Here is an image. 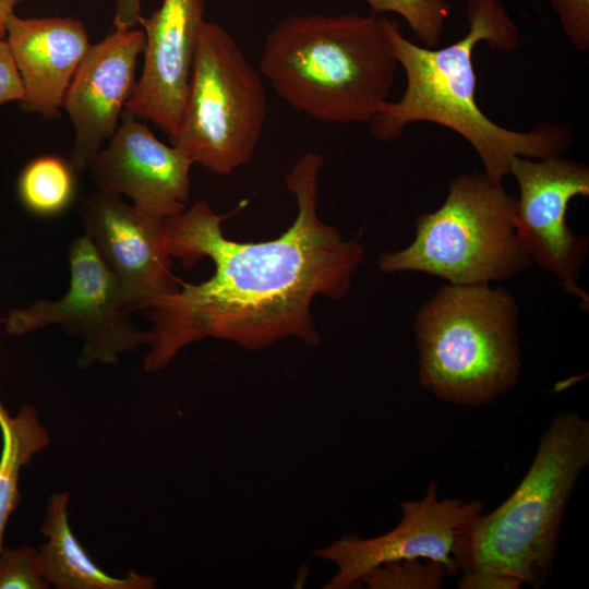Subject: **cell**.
Here are the masks:
<instances>
[{
  "label": "cell",
  "mask_w": 589,
  "mask_h": 589,
  "mask_svg": "<svg viewBox=\"0 0 589 589\" xmlns=\"http://www.w3.org/2000/svg\"><path fill=\"white\" fill-rule=\"evenodd\" d=\"M47 589L39 552L29 545L0 550V589Z\"/></svg>",
  "instance_id": "21"
},
{
  "label": "cell",
  "mask_w": 589,
  "mask_h": 589,
  "mask_svg": "<svg viewBox=\"0 0 589 589\" xmlns=\"http://www.w3.org/2000/svg\"><path fill=\"white\" fill-rule=\"evenodd\" d=\"M479 500L438 498L431 481L420 500L401 504V519L392 530L373 538L344 534L313 554L336 565L323 589H349L370 569L389 561L425 558L441 562L449 576L459 572L456 552L472 521L482 513Z\"/></svg>",
  "instance_id": "10"
},
{
  "label": "cell",
  "mask_w": 589,
  "mask_h": 589,
  "mask_svg": "<svg viewBox=\"0 0 589 589\" xmlns=\"http://www.w3.org/2000/svg\"><path fill=\"white\" fill-rule=\"evenodd\" d=\"M514 205L502 181L484 172L460 175L436 211L417 217L412 243L381 253L377 265L385 273L422 272L452 285L508 279L531 265L517 238Z\"/></svg>",
  "instance_id": "6"
},
{
  "label": "cell",
  "mask_w": 589,
  "mask_h": 589,
  "mask_svg": "<svg viewBox=\"0 0 589 589\" xmlns=\"http://www.w3.org/2000/svg\"><path fill=\"white\" fill-rule=\"evenodd\" d=\"M469 29L443 48L421 47L407 39L396 20L384 24L398 64L406 74V89L397 101H386L369 122L374 137L389 142L414 122H432L464 137L480 157L484 173L502 181L515 156L545 159L562 156L573 133L566 125L539 122L530 131H514L493 122L476 101L474 47L508 52L517 48L518 28L502 0H469Z\"/></svg>",
  "instance_id": "2"
},
{
  "label": "cell",
  "mask_w": 589,
  "mask_h": 589,
  "mask_svg": "<svg viewBox=\"0 0 589 589\" xmlns=\"http://www.w3.org/2000/svg\"><path fill=\"white\" fill-rule=\"evenodd\" d=\"M140 14L119 8L115 29L89 46L63 98L74 129L70 163L84 172L113 135L135 85V68L145 34L130 27Z\"/></svg>",
  "instance_id": "11"
},
{
  "label": "cell",
  "mask_w": 589,
  "mask_h": 589,
  "mask_svg": "<svg viewBox=\"0 0 589 589\" xmlns=\"http://www.w3.org/2000/svg\"><path fill=\"white\" fill-rule=\"evenodd\" d=\"M81 215L85 235L118 279L131 310L142 311L155 298L180 289L163 218L99 190L84 199Z\"/></svg>",
  "instance_id": "12"
},
{
  "label": "cell",
  "mask_w": 589,
  "mask_h": 589,
  "mask_svg": "<svg viewBox=\"0 0 589 589\" xmlns=\"http://www.w3.org/2000/svg\"><path fill=\"white\" fill-rule=\"evenodd\" d=\"M509 173L519 187L513 218L520 245L531 261L560 280L565 293L578 297L587 311L589 296L578 280L588 240L569 228L566 215L573 197L589 195L588 167L562 156H515Z\"/></svg>",
  "instance_id": "9"
},
{
  "label": "cell",
  "mask_w": 589,
  "mask_h": 589,
  "mask_svg": "<svg viewBox=\"0 0 589 589\" xmlns=\"http://www.w3.org/2000/svg\"><path fill=\"white\" fill-rule=\"evenodd\" d=\"M589 464V421L575 412L555 417L515 491L480 514L460 541L459 570H484L542 587L556 554L570 495Z\"/></svg>",
  "instance_id": "4"
},
{
  "label": "cell",
  "mask_w": 589,
  "mask_h": 589,
  "mask_svg": "<svg viewBox=\"0 0 589 589\" xmlns=\"http://www.w3.org/2000/svg\"><path fill=\"white\" fill-rule=\"evenodd\" d=\"M562 28L579 51L589 50V0H548Z\"/></svg>",
  "instance_id": "22"
},
{
  "label": "cell",
  "mask_w": 589,
  "mask_h": 589,
  "mask_svg": "<svg viewBox=\"0 0 589 589\" xmlns=\"http://www.w3.org/2000/svg\"><path fill=\"white\" fill-rule=\"evenodd\" d=\"M76 172L70 160L45 155L28 163L20 175L17 191L26 209L50 217L64 212L76 192Z\"/></svg>",
  "instance_id": "18"
},
{
  "label": "cell",
  "mask_w": 589,
  "mask_h": 589,
  "mask_svg": "<svg viewBox=\"0 0 589 589\" xmlns=\"http://www.w3.org/2000/svg\"><path fill=\"white\" fill-rule=\"evenodd\" d=\"M22 0H0V36L5 38V24L8 19L14 14V8Z\"/></svg>",
  "instance_id": "25"
},
{
  "label": "cell",
  "mask_w": 589,
  "mask_h": 589,
  "mask_svg": "<svg viewBox=\"0 0 589 589\" xmlns=\"http://www.w3.org/2000/svg\"><path fill=\"white\" fill-rule=\"evenodd\" d=\"M70 284L57 300H38L26 309L14 310L7 330L23 335L49 325H60L69 335L83 340L77 364H115L125 351L147 345L149 333L132 321L120 284L108 268L93 241L84 233L68 248Z\"/></svg>",
  "instance_id": "8"
},
{
  "label": "cell",
  "mask_w": 589,
  "mask_h": 589,
  "mask_svg": "<svg viewBox=\"0 0 589 589\" xmlns=\"http://www.w3.org/2000/svg\"><path fill=\"white\" fill-rule=\"evenodd\" d=\"M519 310L513 294L489 284L445 285L414 321L418 378L437 399L478 407L517 383Z\"/></svg>",
  "instance_id": "5"
},
{
  "label": "cell",
  "mask_w": 589,
  "mask_h": 589,
  "mask_svg": "<svg viewBox=\"0 0 589 589\" xmlns=\"http://www.w3.org/2000/svg\"><path fill=\"white\" fill-rule=\"evenodd\" d=\"M203 13V0H164L149 17L139 16L145 34L144 64L124 109L153 121L171 145L188 98Z\"/></svg>",
  "instance_id": "13"
},
{
  "label": "cell",
  "mask_w": 589,
  "mask_h": 589,
  "mask_svg": "<svg viewBox=\"0 0 589 589\" xmlns=\"http://www.w3.org/2000/svg\"><path fill=\"white\" fill-rule=\"evenodd\" d=\"M372 14L393 12L402 16L414 36L425 47L434 48L440 43L448 15L446 0H364Z\"/></svg>",
  "instance_id": "20"
},
{
  "label": "cell",
  "mask_w": 589,
  "mask_h": 589,
  "mask_svg": "<svg viewBox=\"0 0 589 589\" xmlns=\"http://www.w3.org/2000/svg\"><path fill=\"white\" fill-rule=\"evenodd\" d=\"M447 576L446 567L438 561L404 558L370 569L360 584L369 589H440Z\"/></svg>",
  "instance_id": "19"
},
{
  "label": "cell",
  "mask_w": 589,
  "mask_h": 589,
  "mask_svg": "<svg viewBox=\"0 0 589 589\" xmlns=\"http://www.w3.org/2000/svg\"><path fill=\"white\" fill-rule=\"evenodd\" d=\"M267 110L260 71L224 27L204 20L173 145L193 165L228 176L254 156Z\"/></svg>",
  "instance_id": "7"
},
{
  "label": "cell",
  "mask_w": 589,
  "mask_h": 589,
  "mask_svg": "<svg viewBox=\"0 0 589 589\" xmlns=\"http://www.w3.org/2000/svg\"><path fill=\"white\" fill-rule=\"evenodd\" d=\"M0 431L2 450L0 456V550L3 548L5 525L19 505V476L23 466L29 465L32 457L47 447L49 436L39 422L35 408L23 406L15 417H11L0 402Z\"/></svg>",
  "instance_id": "17"
},
{
  "label": "cell",
  "mask_w": 589,
  "mask_h": 589,
  "mask_svg": "<svg viewBox=\"0 0 589 589\" xmlns=\"http://www.w3.org/2000/svg\"><path fill=\"white\" fill-rule=\"evenodd\" d=\"M524 584L510 576L484 570H462L460 589H519Z\"/></svg>",
  "instance_id": "24"
},
{
  "label": "cell",
  "mask_w": 589,
  "mask_h": 589,
  "mask_svg": "<svg viewBox=\"0 0 589 589\" xmlns=\"http://www.w3.org/2000/svg\"><path fill=\"white\" fill-rule=\"evenodd\" d=\"M22 81L5 38L0 36V105L22 100Z\"/></svg>",
  "instance_id": "23"
},
{
  "label": "cell",
  "mask_w": 589,
  "mask_h": 589,
  "mask_svg": "<svg viewBox=\"0 0 589 589\" xmlns=\"http://www.w3.org/2000/svg\"><path fill=\"white\" fill-rule=\"evenodd\" d=\"M5 29L24 91L20 107L46 119L59 117L67 89L89 48L83 23L12 14Z\"/></svg>",
  "instance_id": "15"
},
{
  "label": "cell",
  "mask_w": 589,
  "mask_h": 589,
  "mask_svg": "<svg viewBox=\"0 0 589 589\" xmlns=\"http://www.w3.org/2000/svg\"><path fill=\"white\" fill-rule=\"evenodd\" d=\"M323 157L301 155L285 183L298 213L278 238L263 242L228 239L205 201L164 219L171 257L191 269L207 257L214 274L199 284L182 283L171 294L157 297L141 312L153 324L144 369L166 368L184 347L204 338L233 342L250 351L297 338L309 346L321 341L312 314L315 297L339 300L349 292L364 257V248L347 241L317 215L318 176Z\"/></svg>",
  "instance_id": "1"
},
{
  "label": "cell",
  "mask_w": 589,
  "mask_h": 589,
  "mask_svg": "<svg viewBox=\"0 0 589 589\" xmlns=\"http://www.w3.org/2000/svg\"><path fill=\"white\" fill-rule=\"evenodd\" d=\"M385 16L290 15L265 39L259 71L288 105L326 123H369L399 67Z\"/></svg>",
  "instance_id": "3"
},
{
  "label": "cell",
  "mask_w": 589,
  "mask_h": 589,
  "mask_svg": "<svg viewBox=\"0 0 589 589\" xmlns=\"http://www.w3.org/2000/svg\"><path fill=\"white\" fill-rule=\"evenodd\" d=\"M68 492L50 496L40 531L47 541L39 546L44 579L59 589H151L155 579L131 570L127 577L106 574L87 555L73 534L68 516Z\"/></svg>",
  "instance_id": "16"
},
{
  "label": "cell",
  "mask_w": 589,
  "mask_h": 589,
  "mask_svg": "<svg viewBox=\"0 0 589 589\" xmlns=\"http://www.w3.org/2000/svg\"><path fill=\"white\" fill-rule=\"evenodd\" d=\"M192 165L123 109L121 124L88 168L99 191L127 195L137 208L165 219L187 208Z\"/></svg>",
  "instance_id": "14"
}]
</instances>
